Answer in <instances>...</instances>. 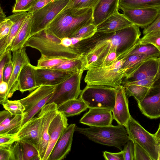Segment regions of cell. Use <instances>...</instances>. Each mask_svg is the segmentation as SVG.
<instances>
[{"label":"cell","instance_id":"1","mask_svg":"<svg viewBox=\"0 0 160 160\" xmlns=\"http://www.w3.org/2000/svg\"><path fill=\"white\" fill-rule=\"evenodd\" d=\"M141 32L134 25L109 33L97 32L90 38L82 40L75 47L83 55L84 71L97 67L105 57L115 52L119 59L126 58L140 42Z\"/></svg>","mask_w":160,"mask_h":160},{"label":"cell","instance_id":"2","mask_svg":"<svg viewBox=\"0 0 160 160\" xmlns=\"http://www.w3.org/2000/svg\"><path fill=\"white\" fill-rule=\"evenodd\" d=\"M92 13L93 8H65L47 28L60 39L71 38L82 27L93 23Z\"/></svg>","mask_w":160,"mask_h":160},{"label":"cell","instance_id":"3","mask_svg":"<svg viewBox=\"0 0 160 160\" xmlns=\"http://www.w3.org/2000/svg\"><path fill=\"white\" fill-rule=\"evenodd\" d=\"M61 39L46 28L30 37L24 47H30L38 50L41 56L76 59L83 57L74 46L67 47L61 44Z\"/></svg>","mask_w":160,"mask_h":160},{"label":"cell","instance_id":"4","mask_svg":"<svg viewBox=\"0 0 160 160\" xmlns=\"http://www.w3.org/2000/svg\"><path fill=\"white\" fill-rule=\"evenodd\" d=\"M75 131L95 142L115 147L121 151L130 139L125 127L119 125L88 128H81L76 126Z\"/></svg>","mask_w":160,"mask_h":160},{"label":"cell","instance_id":"5","mask_svg":"<svg viewBox=\"0 0 160 160\" xmlns=\"http://www.w3.org/2000/svg\"><path fill=\"white\" fill-rule=\"evenodd\" d=\"M124 59L118 60L108 66L96 67L87 70L84 78L87 84L105 85L116 88L121 85L125 78L122 68Z\"/></svg>","mask_w":160,"mask_h":160},{"label":"cell","instance_id":"6","mask_svg":"<svg viewBox=\"0 0 160 160\" xmlns=\"http://www.w3.org/2000/svg\"><path fill=\"white\" fill-rule=\"evenodd\" d=\"M116 88L101 85L87 84L81 91L79 98L88 108H99L112 111L115 102Z\"/></svg>","mask_w":160,"mask_h":160},{"label":"cell","instance_id":"7","mask_svg":"<svg viewBox=\"0 0 160 160\" xmlns=\"http://www.w3.org/2000/svg\"><path fill=\"white\" fill-rule=\"evenodd\" d=\"M55 88L54 86L41 85L31 92L26 97L19 100L25 108L21 127L33 118L47 103Z\"/></svg>","mask_w":160,"mask_h":160},{"label":"cell","instance_id":"8","mask_svg":"<svg viewBox=\"0 0 160 160\" xmlns=\"http://www.w3.org/2000/svg\"><path fill=\"white\" fill-rule=\"evenodd\" d=\"M125 127L130 139L143 148L152 160H158L159 141L131 116Z\"/></svg>","mask_w":160,"mask_h":160},{"label":"cell","instance_id":"9","mask_svg":"<svg viewBox=\"0 0 160 160\" xmlns=\"http://www.w3.org/2000/svg\"><path fill=\"white\" fill-rule=\"evenodd\" d=\"M70 0H54L32 14L31 37L46 29Z\"/></svg>","mask_w":160,"mask_h":160},{"label":"cell","instance_id":"10","mask_svg":"<svg viewBox=\"0 0 160 160\" xmlns=\"http://www.w3.org/2000/svg\"><path fill=\"white\" fill-rule=\"evenodd\" d=\"M84 71L82 70L74 73L56 86L52 95L47 103L54 102L58 105L69 100L78 98L82 91L80 84Z\"/></svg>","mask_w":160,"mask_h":160},{"label":"cell","instance_id":"11","mask_svg":"<svg viewBox=\"0 0 160 160\" xmlns=\"http://www.w3.org/2000/svg\"><path fill=\"white\" fill-rule=\"evenodd\" d=\"M58 112L57 105L52 102L45 105L38 115L40 120L38 152L40 160H43L49 144L48 131L50 123Z\"/></svg>","mask_w":160,"mask_h":160},{"label":"cell","instance_id":"12","mask_svg":"<svg viewBox=\"0 0 160 160\" xmlns=\"http://www.w3.org/2000/svg\"><path fill=\"white\" fill-rule=\"evenodd\" d=\"M138 106L142 113L150 119L160 118V83L149 88Z\"/></svg>","mask_w":160,"mask_h":160},{"label":"cell","instance_id":"13","mask_svg":"<svg viewBox=\"0 0 160 160\" xmlns=\"http://www.w3.org/2000/svg\"><path fill=\"white\" fill-rule=\"evenodd\" d=\"M12 61L13 65L12 72L8 83V99L12 97L15 92L19 90L18 77L20 72L25 66L31 63L25 47L13 52Z\"/></svg>","mask_w":160,"mask_h":160},{"label":"cell","instance_id":"14","mask_svg":"<svg viewBox=\"0 0 160 160\" xmlns=\"http://www.w3.org/2000/svg\"><path fill=\"white\" fill-rule=\"evenodd\" d=\"M35 72L37 87L44 85L56 86L77 72L35 67Z\"/></svg>","mask_w":160,"mask_h":160},{"label":"cell","instance_id":"15","mask_svg":"<svg viewBox=\"0 0 160 160\" xmlns=\"http://www.w3.org/2000/svg\"><path fill=\"white\" fill-rule=\"evenodd\" d=\"M122 11L124 16L134 25L145 28L154 20L160 11V8H143Z\"/></svg>","mask_w":160,"mask_h":160},{"label":"cell","instance_id":"16","mask_svg":"<svg viewBox=\"0 0 160 160\" xmlns=\"http://www.w3.org/2000/svg\"><path fill=\"white\" fill-rule=\"evenodd\" d=\"M75 124L69 125L57 142L48 160H62L71 150Z\"/></svg>","mask_w":160,"mask_h":160},{"label":"cell","instance_id":"17","mask_svg":"<svg viewBox=\"0 0 160 160\" xmlns=\"http://www.w3.org/2000/svg\"><path fill=\"white\" fill-rule=\"evenodd\" d=\"M112 111L103 108H89L79 120V122L90 127H102L112 125Z\"/></svg>","mask_w":160,"mask_h":160},{"label":"cell","instance_id":"18","mask_svg":"<svg viewBox=\"0 0 160 160\" xmlns=\"http://www.w3.org/2000/svg\"><path fill=\"white\" fill-rule=\"evenodd\" d=\"M117 93L114 107L112 111L113 119L118 125L125 126L131 116L129 111L128 101L123 85L116 88Z\"/></svg>","mask_w":160,"mask_h":160},{"label":"cell","instance_id":"19","mask_svg":"<svg viewBox=\"0 0 160 160\" xmlns=\"http://www.w3.org/2000/svg\"><path fill=\"white\" fill-rule=\"evenodd\" d=\"M68 125L67 117L63 113L58 112L49 126V142L43 160H48L57 142Z\"/></svg>","mask_w":160,"mask_h":160},{"label":"cell","instance_id":"20","mask_svg":"<svg viewBox=\"0 0 160 160\" xmlns=\"http://www.w3.org/2000/svg\"><path fill=\"white\" fill-rule=\"evenodd\" d=\"M159 58H152L145 60L130 75L125 78L122 83L135 82L156 76Z\"/></svg>","mask_w":160,"mask_h":160},{"label":"cell","instance_id":"21","mask_svg":"<svg viewBox=\"0 0 160 160\" xmlns=\"http://www.w3.org/2000/svg\"><path fill=\"white\" fill-rule=\"evenodd\" d=\"M40 120L38 117L31 118L21 127L17 134L18 140L28 143L38 151Z\"/></svg>","mask_w":160,"mask_h":160},{"label":"cell","instance_id":"22","mask_svg":"<svg viewBox=\"0 0 160 160\" xmlns=\"http://www.w3.org/2000/svg\"><path fill=\"white\" fill-rule=\"evenodd\" d=\"M28 13L21 12L13 13L7 17L12 20L13 23L9 34L0 39V57L8 50L23 23Z\"/></svg>","mask_w":160,"mask_h":160},{"label":"cell","instance_id":"23","mask_svg":"<svg viewBox=\"0 0 160 160\" xmlns=\"http://www.w3.org/2000/svg\"><path fill=\"white\" fill-rule=\"evenodd\" d=\"M119 0H98L93 8V23L96 26L118 12Z\"/></svg>","mask_w":160,"mask_h":160},{"label":"cell","instance_id":"24","mask_svg":"<svg viewBox=\"0 0 160 160\" xmlns=\"http://www.w3.org/2000/svg\"><path fill=\"white\" fill-rule=\"evenodd\" d=\"M133 25L123 14L118 12L97 25V30L98 32L109 33Z\"/></svg>","mask_w":160,"mask_h":160},{"label":"cell","instance_id":"25","mask_svg":"<svg viewBox=\"0 0 160 160\" xmlns=\"http://www.w3.org/2000/svg\"><path fill=\"white\" fill-rule=\"evenodd\" d=\"M34 67L31 63L26 65L20 72L18 77L19 90L22 93L27 91L31 92L38 88Z\"/></svg>","mask_w":160,"mask_h":160},{"label":"cell","instance_id":"26","mask_svg":"<svg viewBox=\"0 0 160 160\" xmlns=\"http://www.w3.org/2000/svg\"><path fill=\"white\" fill-rule=\"evenodd\" d=\"M32 13H28L23 23L12 42L8 50L12 52L23 48L26 41L31 37Z\"/></svg>","mask_w":160,"mask_h":160},{"label":"cell","instance_id":"27","mask_svg":"<svg viewBox=\"0 0 160 160\" xmlns=\"http://www.w3.org/2000/svg\"><path fill=\"white\" fill-rule=\"evenodd\" d=\"M57 108L58 112L63 113L67 118L79 115L88 108L85 102L79 98L57 105Z\"/></svg>","mask_w":160,"mask_h":160},{"label":"cell","instance_id":"28","mask_svg":"<svg viewBox=\"0 0 160 160\" xmlns=\"http://www.w3.org/2000/svg\"><path fill=\"white\" fill-rule=\"evenodd\" d=\"M143 8H160V0H119V8L131 10Z\"/></svg>","mask_w":160,"mask_h":160},{"label":"cell","instance_id":"29","mask_svg":"<svg viewBox=\"0 0 160 160\" xmlns=\"http://www.w3.org/2000/svg\"><path fill=\"white\" fill-rule=\"evenodd\" d=\"M152 58L145 55L133 54L124 58L122 68L124 70L126 77L130 75L144 61Z\"/></svg>","mask_w":160,"mask_h":160},{"label":"cell","instance_id":"30","mask_svg":"<svg viewBox=\"0 0 160 160\" xmlns=\"http://www.w3.org/2000/svg\"><path fill=\"white\" fill-rule=\"evenodd\" d=\"M133 54L144 55L151 58H159L160 52L154 45L152 44H142L140 43L139 42L130 51L128 56Z\"/></svg>","mask_w":160,"mask_h":160},{"label":"cell","instance_id":"31","mask_svg":"<svg viewBox=\"0 0 160 160\" xmlns=\"http://www.w3.org/2000/svg\"><path fill=\"white\" fill-rule=\"evenodd\" d=\"M85 61L83 57L74 60H69L53 67L50 69L65 71L78 72L84 70Z\"/></svg>","mask_w":160,"mask_h":160},{"label":"cell","instance_id":"32","mask_svg":"<svg viewBox=\"0 0 160 160\" xmlns=\"http://www.w3.org/2000/svg\"><path fill=\"white\" fill-rule=\"evenodd\" d=\"M127 96H133L138 103L144 99L149 88L141 86L131 85L123 86Z\"/></svg>","mask_w":160,"mask_h":160},{"label":"cell","instance_id":"33","mask_svg":"<svg viewBox=\"0 0 160 160\" xmlns=\"http://www.w3.org/2000/svg\"><path fill=\"white\" fill-rule=\"evenodd\" d=\"M23 114L14 116L6 125L0 126V134H17L21 128Z\"/></svg>","mask_w":160,"mask_h":160},{"label":"cell","instance_id":"34","mask_svg":"<svg viewBox=\"0 0 160 160\" xmlns=\"http://www.w3.org/2000/svg\"><path fill=\"white\" fill-rule=\"evenodd\" d=\"M72 60L74 59L63 58L48 57L41 56L38 60L37 65L35 67L36 68H49L58 65L67 61Z\"/></svg>","mask_w":160,"mask_h":160},{"label":"cell","instance_id":"35","mask_svg":"<svg viewBox=\"0 0 160 160\" xmlns=\"http://www.w3.org/2000/svg\"><path fill=\"white\" fill-rule=\"evenodd\" d=\"M2 105L5 110L14 116L23 114L25 110L24 106L19 100H10L8 99Z\"/></svg>","mask_w":160,"mask_h":160},{"label":"cell","instance_id":"36","mask_svg":"<svg viewBox=\"0 0 160 160\" xmlns=\"http://www.w3.org/2000/svg\"><path fill=\"white\" fill-rule=\"evenodd\" d=\"M97 32V26L93 23H92L79 29L72 35V37H77L83 40L90 38Z\"/></svg>","mask_w":160,"mask_h":160},{"label":"cell","instance_id":"37","mask_svg":"<svg viewBox=\"0 0 160 160\" xmlns=\"http://www.w3.org/2000/svg\"><path fill=\"white\" fill-rule=\"evenodd\" d=\"M20 141L23 147V160H40L37 148L28 143Z\"/></svg>","mask_w":160,"mask_h":160},{"label":"cell","instance_id":"38","mask_svg":"<svg viewBox=\"0 0 160 160\" xmlns=\"http://www.w3.org/2000/svg\"><path fill=\"white\" fill-rule=\"evenodd\" d=\"M140 42L142 44H152L160 52V30L152 32L144 35L140 39Z\"/></svg>","mask_w":160,"mask_h":160},{"label":"cell","instance_id":"39","mask_svg":"<svg viewBox=\"0 0 160 160\" xmlns=\"http://www.w3.org/2000/svg\"><path fill=\"white\" fill-rule=\"evenodd\" d=\"M98 0H70L65 8H93Z\"/></svg>","mask_w":160,"mask_h":160},{"label":"cell","instance_id":"40","mask_svg":"<svg viewBox=\"0 0 160 160\" xmlns=\"http://www.w3.org/2000/svg\"><path fill=\"white\" fill-rule=\"evenodd\" d=\"M10 160H23V147L21 142L18 140L10 146Z\"/></svg>","mask_w":160,"mask_h":160},{"label":"cell","instance_id":"41","mask_svg":"<svg viewBox=\"0 0 160 160\" xmlns=\"http://www.w3.org/2000/svg\"><path fill=\"white\" fill-rule=\"evenodd\" d=\"M159 79L157 75L156 76L149 77L145 79L138 81L128 82L122 83L123 86L128 85H135L150 88L154 85L159 83Z\"/></svg>","mask_w":160,"mask_h":160},{"label":"cell","instance_id":"42","mask_svg":"<svg viewBox=\"0 0 160 160\" xmlns=\"http://www.w3.org/2000/svg\"><path fill=\"white\" fill-rule=\"evenodd\" d=\"M122 151L124 160H134L135 144L132 140H128L124 145Z\"/></svg>","mask_w":160,"mask_h":160},{"label":"cell","instance_id":"43","mask_svg":"<svg viewBox=\"0 0 160 160\" xmlns=\"http://www.w3.org/2000/svg\"><path fill=\"white\" fill-rule=\"evenodd\" d=\"M35 0H19L16 2L12 12H27L31 7Z\"/></svg>","mask_w":160,"mask_h":160},{"label":"cell","instance_id":"44","mask_svg":"<svg viewBox=\"0 0 160 160\" xmlns=\"http://www.w3.org/2000/svg\"><path fill=\"white\" fill-rule=\"evenodd\" d=\"M13 23L12 20L7 18L0 22V39L9 34Z\"/></svg>","mask_w":160,"mask_h":160},{"label":"cell","instance_id":"45","mask_svg":"<svg viewBox=\"0 0 160 160\" xmlns=\"http://www.w3.org/2000/svg\"><path fill=\"white\" fill-rule=\"evenodd\" d=\"M135 144L134 160H152L147 152L136 143Z\"/></svg>","mask_w":160,"mask_h":160},{"label":"cell","instance_id":"46","mask_svg":"<svg viewBox=\"0 0 160 160\" xmlns=\"http://www.w3.org/2000/svg\"><path fill=\"white\" fill-rule=\"evenodd\" d=\"M17 134H0V146H9L18 140Z\"/></svg>","mask_w":160,"mask_h":160},{"label":"cell","instance_id":"47","mask_svg":"<svg viewBox=\"0 0 160 160\" xmlns=\"http://www.w3.org/2000/svg\"><path fill=\"white\" fill-rule=\"evenodd\" d=\"M119 59V56L116 52H112L102 60L98 67L110 66Z\"/></svg>","mask_w":160,"mask_h":160},{"label":"cell","instance_id":"48","mask_svg":"<svg viewBox=\"0 0 160 160\" xmlns=\"http://www.w3.org/2000/svg\"><path fill=\"white\" fill-rule=\"evenodd\" d=\"M11 51L8 50L0 57V82L3 80V73L4 67L7 63L12 59Z\"/></svg>","mask_w":160,"mask_h":160},{"label":"cell","instance_id":"49","mask_svg":"<svg viewBox=\"0 0 160 160\" xmlns=\"http://www.w3.org/2000/svg\"><path fill=\"white\" fill-rule=\"evenodd\" d=\"M160 30V11L154 20L143 31L144 35L149 32Z\"/></svg>","mask_w":160,"mask_h":160},{"label":"cell","instance_id":"50","mask_svg":"<svg viewBox=\"0 0 160 160\" xmlns=\"http://www.w3.org/2000/svg\"><path fill=\"white\" fill-rule=\"evenodd\" d=\"M54 0H35L31 7L27 12L30 13L38 10L46 5L50 2Z\"/></svg>","mask_w":160,"mask_h":160},{"label":"cell","instance_id":"51","mask_svg":"<svg viewBox=\"0 0 160 160\" xmlns=\"http://www.w3.org/2000/svg\"><path fill=\"white\" fill-rule=\"evenodd\" d=\"M103 156L107 160H124L122 150L118 152H111L105 151L103 152Z\"/></svg>","mask_w":160,"mask_h":160},{"label":"cell","instance_id":"52","mask_svg":"<svg viewBox=\"0 0 160 160\" xmlns=\"http://www.w3.org/2000/svg\"><path fill=\"white\" fill-rule=\"evenodd\" d=\"M13 65L12 59L9 61L6 65L3 72L2 80L8 83L11 75Z\"/></svg>","mask_w":160,"mask_h":160},{"label":"cell","instance_id":"53","mask_svg":"<svg viewBox=\"0 0 160 160\" xmlns=\"http://www.w3.org/2000/svg\"><path fill=\"white\" fill-rule=\"evenodd\" d=\"M8 88L7 82L3 80L0 82V103L2 105L8 99L7 98Z\"/></svg>","mask_w":160,"mask_h":160},{"label":"cell","instance_id":"54","mask_svg":"<svg viewBox=\"0 0 160 160\" xmlns=\"http://www.w3.org/2000/svg\"><path fill=\"white\" fill-rule=\"evenodd\" d=\"M14 116L6 110L1 111L0 112V126H4L7 125Z\"/></svg>","mask_w":160,"mask_h":160},{"label":"cell","instance_id":"55","mask_svg":"<svg viewBox=\"0 0 160 160\" xmlns=\"http://www.w3.org/2000/svg\"><path fill=\"white\" fill-rule=\"evenodd\" d=\"M10 145L0 146V160H10Z\"/></svg>","mask_w":160,"mask_h":160},{"label":"cell","instance_id":"56","mask_svg":"<svg viewBox=\"0 0 160 160\" xmlns=\"http://www.w3.org/2000/svg\"><path fill=\"white\" fill-rule=\"evenodd\" d=\"M61 44L67 47L74 46L72 45L71 38L68 37H65L61 39Z\"/></svg>","mask_w":160,"mask_h":160},{"label":"cell","instance_id":"57","mask_svg":"<svg viewBox=\"0 0 160 160\" xmlns=\"http://www.w3.org/2000/svg\"><path fill=\"white\" fill-rule=\"evenodd\" d=\"M71 38L72 44L73 46H74L79 42L82 41V39L80 38H77V37H72Z\"/></svg>","mask_w":160,"mask_h":160},{"label":"cell","instance_id":"58","mask_svg":"<svg viewBox=\"0 0 160 160\" xmlns=\"http://www.w3.org/2000/svg\"><path fill=\"white\" fill-rule=\"evenodd\" d=\"M7 17L5 14L4 12H3L2 9L0 7V22H1L5 20Z\"/></svg>","mask_w":160,"mask_h":160},{"label":"cell","instance_id":"59","mask_svg":"<svg viewBox=\"0 0 160 160\" xmlns=\"http://www.w3.org/2000/svg\"><path fill=\"white\" fill-rule=\"evenodd\" d=\"M154 135L158 141L160 140V123L157 131Z\"/></svg>","mask_w":160,"mask_h":160},{"label":"cell","instance_id":"60","mask_svg":"<svg viewBox=\"0 0 160 160\" xmlns=\"http://www.w3.org/2000/svg\"><path fill=\"white\" fill-rule=\"evenodd\" d=\"M157 75L159 79V82H160V57L159 58V64H158V72Z\"/></svg>","mask_w":160,"mask_h":160},{"label":"cell","instance_id":"61","mask_svg":"<svg viewBox=\"0 0 160 160\" xmlns=\"http://www.w3.org/2000/svg\"><path fill=\"white\" fill-rule=\"evenodd\" d=\"M158 160H160V140L158 141Z\"/></svg>","mask_w":160,"mask_h":160},{"label":"cell","instance_id":"62","mask_svg":"<svg viewBox=\"0 0 160 160\" xmlns=\"http://www.w3.org/2000/svg\"><path fill=\"white\" fill-rule=\"evenodd\" d=\"M18 0H16V2H17V1H18Z\"/></svg>","mask_w":160,"mask_h":160}]
</instances>
